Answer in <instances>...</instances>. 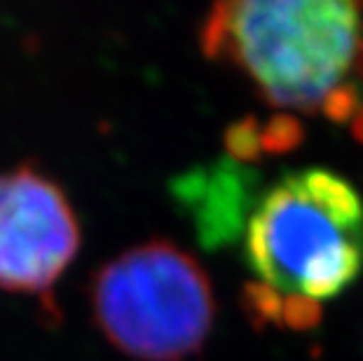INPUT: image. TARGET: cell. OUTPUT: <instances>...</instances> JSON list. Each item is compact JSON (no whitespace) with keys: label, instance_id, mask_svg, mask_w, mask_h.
<instances>
[{"label":"cell","instance_id":"obj_5","mask_svg":"<svg viewBox=\"0 0 363 361\" xmlns=\"http://www.w3.org/2000/svg\"><path fill=\"white\" fill-rule=\"evenodd\" d=\"M169 193L188 218L199 247L218 251L244 240L262 190L258 169L223 157L185 169L172 179Z\"/></svg>","mask_w":363,"mask_h":361},{"label":"cell","instance_id":"obj_8","mask_svg":"<svg viewBox=\"0 0 363 361\" xmlns=\"http://www.w3.org/2000/svg\"><path fill=\"white\" fill-rule=\"evenodd\" d=\"M223 145H225L230 160L242 165H253L262 157L260 122L253 115H246V118L233 122L223 134Z\"/></svg>","mask_w":363,"mask_h":361},{"label":"cell","instance_id":"obj_1","mask_svg":"<svg viewBox=\"0 0 363 361\" xmlns=\"http://www.w3.org/2000/svg\"><path fill=\"white\" fill-rule=\"evenodd\" d=\"M363 14L337 0H239L211 7L199 28L206 59L225 61L269 106L314 113L357 64Z\"/></svg>","mask_w":363,"mask_h":361},{"label":"cell","instance_id":"obj_10","mask_svg":"<svg viewBox=\"0 0 363 361\" xmlns=\"http://www.w3.org/2000/svg\"><path fill=\"white\" fill-rule=\"evenodd\" d=\"M361 109V94L352 82H342L337 89H333L321 104V113H326L330 120L345 122L352 120Z\"/></svg>","mask_w":363,"mask_h":361},{"label":"cell","instance_id":"obj_3","mask_svg":"<svg viewBox=\"0 0 363 361\" xmlns=\"http://www.w3.org/2000/svg\"><path fill=\"white\" fill-rule=\"evenodd\" d=\"M89 303L115 348L141 361H185L208 340L216 298L202 263L172 240H148L94 272Z\"/></svg>","mask_w":363,"mask_h":361},{"label":"cell","instance_id":"obj_12","mask_svg":"<svg viewBox=\"0 0 363 361\" xmlns=\"http://www.w3.org/2000/svg\"><path fill=\"white\" fill-rule=\"evenodd\" d=\"M354 68L359 71V75L363 78V40H361V48H359V57H357V64H354Z\"/></svg>","mask_w":363,"mask_h":361},{"label":"cell","instance_id":"obj_11","mask_svg":"<svg viewBox=\"0 0 363 361\" xmlns=\"http://www.w3.org/2000/svg\"><path fill=\"white\" fill-rule=\"evenodd\" d=\"M352 132L357 136L359 141H363V106L359 109V113L354 115V122H352Z\"/></svg>","mask_w":363,"mask_h":361},{"label":"cell","instance_id":"obj_4","mask_svg":"<svg viewBox=\"0 0 363 361\" xmlns=\"http://www.w3.org/2000/svg\"><path fill=\"white\" fill-rule=\"evenodd\" d=\"M80 249V221L57 181L24 162L0 172V289L38 296L59 317L54 287Z\"/></svg>","mask_w":363,"mask_h":361},{"label":"cell","instance_id":"obj_9","mask_svg":"<svg viewBox=\"0 0 363 361\" xmlns=\"http://www.w3.org/2000/svg\"><path fill=\"white\" fill-rule=\"evenodd\" d=\"M321 307L319 303L307 301L300 296H286L284 298V312H281V326L293 328V331H305L319 324Z\"/></svg>","mask_w":363,"mask_h":361},{"label":"cell","instance_id":"obj_6","mask_svg":"<svg viewBox=\"0 0 363 361\" xmlns=\"http://www.w3.org/2000/svg\"><path fill=\"white\" fill-rule=\"evenodd\" d=\"M284 294L274 291L262 282H249L242 289V307L244 314L256 328H265L267 324L281 326L284 312Z\"/></svg>","mask_w":363,"mask_h":361},{"label":"cell","instance_id":"obj_2","mask_svg":"<svg viewBox=\"0 0 363 361\" xmlns=\"http://www.w3.org/2000/svg\"><path fill=\"white\" fill-rule=\"evenodd\" d=\"M244 258L284 296L323 303L363 270V199L350 181L310 167L262 190L244 233Z\"/></svg>","mask_w":363,"mask_h":361},{"label":"cell","instance_id":"obj_7","mask_svg":"<svg viewBox=\"0 0 363 361\" xmlns=\"http://www.w3.org/2000/svg\"><path fill=\"white\" fill-rule=\"evenodd\" d=\"M305 139V129L300 120L291 113H277L265 125H260L262 155H281L296 150Z\"/></svg>","mask_w":363,"mask_h":361}]
</instances>
